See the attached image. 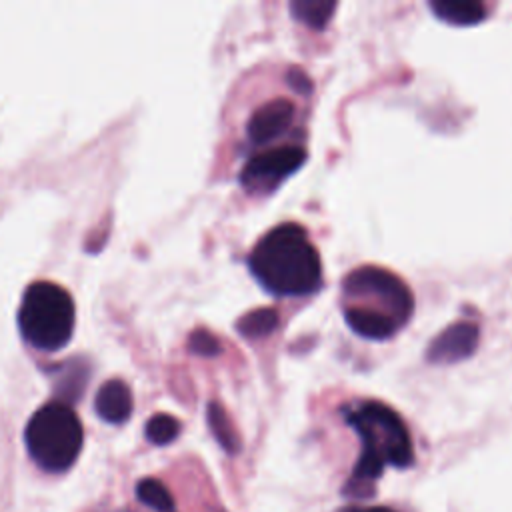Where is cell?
<instances>
[{"mask_svg": "<svg viewBox=\"0 0 512 512\" xmlns=\"http://www.w3.org/2000/svg\"><path fill=\"white\" fill-rule=\"evenodd\" d=\"M344 418L362 440V454L354 464L348 484L344 486V494L352 498H368L374 492V482L382 476L386 466H412V440L402 418L382 402H360L346 408Z\"/></svg>", "mask_w": 512, "mask_h": 512, "instance_id": "cell-1", "label": "cell"}, {"mask_svg": "<svg viewBox=\"0 0 512 512\" xmlns=\"http://www.w3.org/2000/svg\"><path fill=\"white\" fill-rule=\"evenodd\" d=\"M346 324L370 340L396 334L414 312L410 288L390 270L380 266L354 268L342 280Z\"/></svg>", "mask_w": 512, "mask_h": 512, "instance_id": "cell-2", "label": "cell"}, {"mask_svg": "<svg viewBox=\"0 0 512 512\" xmlns=\"http://www.w3.org/2000/svg\"><path fill=\"white\" fill-rule=\"evenodd\" d=\"M248 266L260 286L276 296L312 294L322 284L320 254L294 222L266 232L252 248Z\"/></svg>", "mask_w": 512, "mask_h": 512, "instance_id": "cell-3", "label": "cell"}, {"mask_svg": "<svg viewBox=\"0 0 512 512\" xmlns=\"http://www.w3.org/2000/svg\"><path fill=\"white\" fill-rule=\"evenodd\" d=\"M74 300L54 282H34L26 288L18 326L28 344L38 350L54 352L70 342L74 332Z\"/></svg>", "mask_w": 512, "mask_h": 512, "instance_id": "cell-4", "label": "cell"}, {"mask_svg": "<svg viewBox=\"0 0 512 512\" xmlns=\"http://www.w3.org/2000/svg\"><path fill=\"white\" fill-rule=\"evenodd\" d=\"M30 458L46 472H64L80 454L84 432L66 402H50L34 412L24 432Z\"/></svg>", "mask_w": 512, "mask_h": 512, "instance_id": "cell-5", "label": "cell"}, {"mask_svg": "<svg viewBox=\"0 0 512 512\" xmlns=\"http://www.w3.org/2000/svg\"><path fill=\"white\" fill-rule=\"evenodd\" d=\"M308 158L306 148L298 144L276 146L248 158L240 170V182L250 192H270L286 176L296 172Z\"/></svg>", "mask_w": 512, "mask_h": 512, "instance_id": "cell-6", "label": "cell"}, {"mask_svg": "<svg viewBox=\"0 0 512 512\" xmlns=\"http://www.w3.org/2000/svg\"><path fill=\"white\" fill-rule=\"evenodd\" d=\"M478 326L474 322H456L442 330L428 346L426 356L434 364H454L468 358L478 346Z\"/></svg>", "mask_w": 512, "mask_h": 512, "instance_id": "cell-7", "label": "cell"}, {"mask_svg": "<svg viewBox=\"0 0 512 512\" xmlns=\"http://www.w3.org/2000/svg\"><path fill=\"white\" fill-rule=\"evenodd\" d=\"M294 120V104L288 98L264 102L248 120V136L256 144H266L278 138Z\"/></svg>", "mask_w": 512, "mask_h": 512, "instance_id": "cell-8", "label": "cell"}, {"mask_svg": "<svg viewBox=\"0 0 512 512\" xmlns=\"http://www.w3.org/2000/svg\"><path fill=\"white\" fill-rule=\"evenodd\" d=\"M94 406L102 420L120 424L132 414V392L122 380H108L100 386Z\"/></svg>", "mask_w": 512, "mask_h": 512, "instance_id": "cell-9", "label": "cell"}, {"mask_svg": "<svg viewBox=\"0 0 512 512\" xmlns=\"http://www.w3.org/2000/svg\"><path fill=\"white\" fill-rule=\"evenodd\" d=\"M428 6L436 18L454 26H472L486 18V6L476 0H432Z\"/></svg>", "mask_w": 512, "mask_h": 512, "instance_id": "cell-10", "label": "cell"}, {"mask_svg": "<svg viewBox=\"0 0 512 512\" xmlns=\"http://www.w3.org/2000/svg\"><path fill=\"white\" fill-rule=\"evenodd\" d=\"M336 6V2L328 0H294L288 8L296 20L304 22L314 30H322L330 22Z\"/></svg>", "mask_w": 512, "mask_h": 512, "instance_id": "cell-11", "label": "cell"}, {"mask_svg": "<svg viewBox=\"0 0 512 512\" xmlns=\"http://www.w3.org/2000/svg\"><path fill=\"white\" fill-rule=\"evenodd\" d=\"M208 424L214 438L228 454H236L240 450V436L236 434L226 410L218 402H210L208 406Z\"/></svg>", "mask_w": 512, "mask_h": 512, "instance_id": "cell-12", "label": "cell"}, {"mask_svg": "<svg viewBox=\"0 0 512 512\" xmlns=\"http://www.w3.org/2000/svg\"><path fill=\"white\" fill-rule=\"evenodd\" d=\"M278 326V314L274 308H256L250 310L248 314H244L238 322H236V330L244 336V338H262L268 336L270 332H274Z\"/></svg>", "mask_w": 512, "mask_h": 512, "instance_id": "cell-13", "label": "cell"}, {"mask_svg": "<svg viewBox=\"0 0 512 512\" xmlns=\"http://www.w3.org/2000/svg\"><path fill=\"white\" fill-rule=\"evenodd\" d=\"M136 496L140 502H144L150 508H156L160 512H172L174 498L168 492V488L156 480V478H144L136 486Z\"/></svg>", "mask_w": 512, "mask_h": 512, "instance_id": "cell-14", "label": "cell"}, {"mask_svg": "<svg viewBox=\"0 0 512 512\" xmlns=\"http://www.w3.org/2000/svg\"><path fill=\"white\" fill-rule=\"evenodd\" d=\"M180 432V422L170 414H156L146 424V438L152 444H168L172 442Z\"/></svg>", "mask_w": 512, "mask_h": 512, "instance_id": "cell-15", "label": "cell"}, {"mask_svg": "<svg viewBox=\"0 0 512 512\" xmlns=\"http://www.w3.org/2000/svg\"><path fill=\"white\" fill-rule=\"evenodd\" d=\"M190 350L194 354H200V356H216L220 354V342L214 334H210L208 330H196L192 332L190 336V342H188Z\"/></svg>", "mask_w": 512, "mask_h": 512, "instance_id": "cell-16", "label": "cell"}, {"mask_svg": "<svg viewBox=\"0 0 512 512\" xmlns=\"http://www.w3.org/2000/svg\"><path fill=\"white\" fill-rule=\"evenodd\" d=\"M288 82H290L292 88H296V92H300V94H308V92L312 90L310 78H308L300 68H290V70H288Z\"/></svg>", "mask_w": 512, "mask_h": 512, "instance_id": "cell-17", "label": "cell"}, {"mask_svg": "<svg viewBox=\"0 0 512 512\" xmlns=\"http://www.w3.org/2000/svg\"><path fill=\"white\" fill-rule=\"evenodd\" d=\"M340 512H394V510L384 506H348V508H342Z\"/></svg>", "mask_w": 512, "mask_h": 512, "instance_id": "cell-18", "label": "cell"}]
</instances>
